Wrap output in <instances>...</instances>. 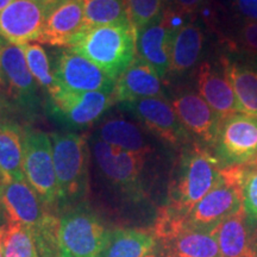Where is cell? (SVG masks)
<instances>
[{"instance_id": "6da1fadb", "label": "cell", "mask_w": 257, "mask_h": 257, "mask_svg": "<svg viewBox=\"0 0 257 257\" xmlns=\"http://www.w3.org/2000/svg\"><path fill=\"white\" fill-rule=\"evenodd\" d=\"M223 166L216 155L199 142L182 147L165 206L176 216L186 218L192 208L218 184Z\"/></svg>"}, {"instance_id": "7a4b0ae2", "label": "cell", "mask_w": 257, "mask_h": 257, "mask_svg": "<svg viewBox=\"0 0 257 257\" xmlns=\"http://www.w3.org/2000/svg\"><path fill=\"white\" fill-rule=\"evenodd\" d=\"M67 49L88 59L117 80L136 59V31L130 23L83 29Z\"/></svg>"}, {"instance_id": "3957f363", "label": "cell", "mask_w": 257, "mask_h": 257, "mask_svg": "<svg viewBox=\"0 0 257 257\" xmlns=\"http://www.w3.org/2000/svg\"><path fill=\"white\" fill-rule=\"evenodd\" d=\"M53 157L59 185V204L72 207L81 204L88 191V143L83 135L55 133L50 135Z\"/></svg>"}, {"instance_id": "277c9868", "label": "cell", "mask_w": 257, "mask_h": 257, "mask_svg": "<svg viewBox=\"0 0 257 257\" xmlns=\"http://www.w3.org/2000/svg\"><path fill=\"white\" fill-rule=\"evenodd\" d=\"M154 236L160 240L163 257H221L213 230L195 227L162 207Z\"/></svg>"}, {"instance_id": "5b68a950", "label": "cell", "mask_w": 257, "mask_h": 257, "mask_svg": "<svg viewBox=\"0 0 257 257\" xmlns=\"http://www.w3.org/2000/svg\"><path fill=\"white\" fill-rule=\"evenodd\" d=\"M60 257H101L108 230L85 205L67 207L60 217Z\"/></svg>"}, {"instance_id": "8992f818", "label": "cell", "mask_w": 257, "mask_h": 257, "mask_svg": "<svg viewBox=\"0 0 257 257\" xmlns=\"http://www.w3.org/2000/svg\"><path fill=\"white\" fill-rule=\"evenodd\" d=\"M245 166L224 167L218 184L192 208L186 221L195 227L213 230L221 221L243 208Z\"/></svg>"}, {"instance_id": "52a82bcc", "label": "cell", "mask_w": 257, "mask_h": 257, "mask_svg": "<svg viewBox=\"0 0 257 257\" xmlns=\"http://www.w3.org/2000/svg\"><path fill=\"white\" fill-rule=\"evenodd\" d=\"M25 180L47 207L59 204V185L49 135L40 130L24 133Z\"/></svg>"}, {"instance_id": "ba28073f", "label": "cell", "mask_w": 257, "mask_h": 257, "mask_svg": "<svg viewBox=\"0 0 257 257\" xmlns=\"http://www.w3.org/2000/svg\"><path fill=\"white\" fill-rule=\"evenodd\" d=\"M214 155L221 166H245L257 157V115L230 114L221 119Z\"/></svg>"}, {"instance_id": "9c48e42d", "label": "cell", "mask_w": 257, "mask_h": 257, "mask_svg": "<svg viewBox=\"0 0 257 257\" xmlns=\"http://www.w3.org/2000/svg\"><path fill=\"white\" fill-rule=\"evenodd\" d=\"M60 0H14L0 12V38L23 46L38 42L50 11Z\"/></svg>"}, {"instance_id": "30bf717a", "label": "cell", "mask_w": 257, "mask_h": 257, "mask_svg": "<svg viewBox=\"0 0 257 257\" xmlns=\"http://www.w3.org/2000/svg\"><path fill=\"white\" fill-rule=\"evenodd\" d=\"M185 19L172 6H167L155 22L136 32V57L152 66L162 80L169 73L173 35L186 23Z\"/></svg>"}, {"instance_id": "8fae6325", "label": "cell", "mask_w": 257, "mask_h": 257, "mask_svg": "<svg viewBox=\"0 0 257 257\" xmlns=\"http://www.w3.org/2000/svg\"><path fill=\"white\" fill-rule=\"evenodd\" d=\"M93 155L102 176L112 186L130 198H141V178L147 156L125 152L101 140L95 141L93 144Z\"/></svg>"}, {"instance_id": "7c38bea8", "label": "cell", "mask_w": 257, "mask_h": 257, "mask_svg": "<svg viewBox=\"0 0 257 257\" xmlns=\"http://www.w3.org/2000/svg\"><path fill=\"white\" fill-rule=\"evenodd\" d=\"M121 106L134 114L148 131L163 142L182 147L191 142V135L179 120L172 104L165 96L123 102Z\"/></svg>"}, {"instance_id": "4fadbf2b", "label": "cell", "mask_w": 257, "mask_h": 257, "mask_svg": "<svg viewBox=\"0 0 257 257\" xmlns=\"http://www.w3.org/2000/svg\"><path fill=\"white\" fill-rule=\"evenodd\" d=\"M54 75L59 87L72 92H113L115 83L96 64L70 49L56 56Z\"/></svg>"}, {"instance_id": "5bb4252c", "label": "cell", "mask_w": 257, "mask_h": 257, "mask_svg": "<svg viewBox=\"0 0 257 257\" xmlns=\"http://www.w3.org/2000/svg\"><path fill=\"white\" fill-rule=\"evenodd\" d=\"M172 106L191 137L197 138L202 146L213 148L223 118L201 95L192 89H184L174 95Z\"/></svg>"}, {"instance_id": "9a60e30c", "label": "cell", "mask_w": 257, "mask_h": 257, "mask_svg": "<svg viewBox=\"0 0 257 257\" xmlns=\"http://www.w3.org/2000/svg\"><path fill=\"white\" fill-rule=\"evenodd\" d=\"M49 95L53 110L74 126L91 125L115 104L112 92H72L57 86Z\"/></svg>"}, {"instance_id": "2e32d148", "label": "cell", "mask_w": 257, "mask_h": 257, "mask_svg": "<svg viewBox=\"0 0 257 257\" xmlns=\"http://www.w3.org/2000/svg\"><path fill=\"white\" fill-rule=\"evenodd\" d=\"M0 206L4 208L9 221H15L32 232L43 224L49 207L46 206L27 180L3 181L0 185Z\"/></svg>"}, {"instance_id": "e0dca14e", "label": "cell", "mask_w": 257, "mask_h": 257, "mask_svg": "<svg viewBox=\"0 0 257 257\" xmlns=\"http://www.w3.org/2000/svg\"><path fill=\"white\" fill-rule=\"evenodd\" d=\"M195 82L201 98L221 118L240 112L221 59L218 62H201L195 74Z\"/></svg>"}, {"instance_id": "ac0fdd59", "label": "cell", "mask_w": 257, "mask_h": 257, "mask_svg": "<svg viewBox=\"0 0 257 257\" xmlns=\"http://www.w3.org/2000/svg\"><path fill=\"white\" fill-rule=\"evenodd\" d=\"M221 257H257L255 218L239 210L213 229Z\"/></svg>"}, {"instance_id": "d6986e66", "label": "cell", "mask_w": 257, "mask_h": 257, "mask_svg": "<svg viewBox=\"0 0 257 257\" xmlns=\"http://www.w3.org/2000/svg\"><path fill=\"white\" fill-rule=\"evenodd\" d=\"M83 29L85 12L82 0H60L48 16L37 43L67 48Z\"/></svg>"}, {"instance_id": "ffe728a7", "label": "cell", "mask_w": 257, "mask_h": 257, "mask_svg": "<svg viewBox=\"0 0 257 257\" xmlns=\"http://www.w3.org/2000/svg\"><path fill=\"white\" fill-rule=\"evenodd\" d=\"M112 94L115 104L165 96L162 79L152 66L138 57L115 80Z\"/></svg>"}, {"instance_id": "44dd1931", "label": "cell", "mask_w": 257, "mask_h": 257, "mask_svg": "<svg viewBox=\"0 0 257 257\" xmlns=\"http://www.w3.org/2000/svg\"><path fill=\"white\" fill-rule=\"evenodd\" d=\"M220 59L240 112L257 115V60L238 53L223 55Z\"/></svg>"}, {"instance_id": "7402d4cb", "label": "cell", "mask_w": 257, "mask_h": 257, "mask_svg": "<svg viewBox=\"0 0 257 257\" xmlns=\"http://www.w3.org/2000/svg\"><path fill=\"white\" fill-rule=\"evenodd\" d=\"M0 55L4 81L16 98H34L37 82L29 69L24 51L21 46L9 43L0 38Z\"/></svg>"}, {"instance_id": "603a6c76", "label": "cell", "mask_w": 257, "mask_h": 257, "mask_svg": "<svg viewBox=\"0 0 257 257\" xmlns=\"http://www.w3.org/2000/svg\"><path fill=\"white\" fill-rule=\"evenodd\" d=\"M204 41V31L197 23L186 22L179 28L170 44L169 75L180 76L194 68L201 56Z\"/></svg>"}, {"instance_id": "cb8c5ba5", "label": "cell", "mask_w": 257, "mask_h": 257, "mask_svg": "<svg viewBox=\"0 0 257 257\" xmlns=\"http://www.w3.org/2000/svg\"><path fill=\"white\" fill-rule=\"evenodd\" d=\"M99 136L105 143L125 152L143 156H148L152 153V147L144 136L142 128L123 117L106 119L99 127Z\"/></svg>"}, {"instance_id": "d4e9b609", "label": "cell", "mask_w": 257, "mask_h": 257, "mask_svg": "<svg viewBox=\"0 0 257 257\" xmlns=\"http://www.w3.org/2000/svg\"><path fill=\"white\" fill-rule=\"evenodd\" d=\"M24 134L17 125L0 124V174L3 181L25 180Z\"/></svg>"}, {"instance_id": "484cf974", "label": "cell", "mask_w": 257, "mask_h": 257, "mask_svg": "<svg viewBox=\"0 0 257 257\" xmlns=\"http://www.w3.org/2000/svg\"><path fill=\"white\" fill-rule=\"evenodd\" d=\"M156 245L154 233L138 229L108 231L101 257H146Z\"/></svg>"}, {"instance_id": "4316f807", "label": "cell", "mask_w": 257, "mask_h": 257, "mask_svg": "<svg viewBox=\"0 0 257 257\" xmlns=\"http://www.w3.org/2000/svg\"><path fill=\"white\" fill-rule=\"evenodd\" d=\"M4 257H40L34 233L24 225L9 221L0 227Z\"/></svg>"}, {"instance_id": "83f0119b", "label": "cell", "mask_w": 257, "mask_h": 257, "mask_svg": "<svg viewBox=\"0 0 257 257\" xmlns=\"http://www.w3.org/2000/svg\"><path fill=\"white\" fill-rule=\"evenodd\" d=\"M85 29L128 23L123 0H82Z\"/></svg>"}, {"instance_id": "f1b7e54d", "label": "cell", "mask_w": 257, "mask_h": 257, "mask_svg": "<svg viewBox=\"0 0 257 257\" xmlns=\"http://www.w3.org/2000/svg\"><path fill=\"white\" fill-rule=\"evenodd\" d=\"M21 47L24 51L29 69L36 80L37 85L47 89V92L50 94L57 87V82L55 75H54V70L50 67V61L47 51L36 42L23 44Z\"/></svg>"}, {"instance_id": "f546056e", "label": "cell", "mask_w": 257, "mask_h": 257, "mask_svg": "<svg viewBox=\"0 0 257 257\" xmlns=\"http://www.w3.org/2000/svg\"><path fill=\"white\" fill-rule=\"evenodd\" d=\"M128 23L140 31L155 22L167 8L165 0H123Z\"/></svg>"}, {"instance_id": "4dcf8cb0", "label": "cell", "mask_w": 257, "mask_h": 257, "mask_svg": "<svg viewBox=\"0 0 257 257\" xmlns=\"http://www.w3.org/2000/svg\"><path fill=\"white\" fill-rule=\"evenodd\" d=\"M59 232L60 218L50 212L43 224L32 232L40 257H60Z\"/></svg>"}, {"instance_id": "1f68e13d", "label": "cell", "mask_w": 257, "mask_h": 257, "mask_svg": "<svg viewBox=\"0 0 257 257\" xmlns=\"http://www.w3.org/2000/svg\"><path fill=\"white\" fill-rule=\"evenodd\" d=\"M225 41L232 53L257 60V22H240Z\"/></svg>"}, {"instance_id": "d6a6232c", "label": "cell", "mask_w": 257, "mask_h": 257, "mask_svg": "<svg viewBox=\"0 0 257 257\" xmlns=\"http://www.w3.org/2000/svg\"><path fill=\"white\" fill-rule=\"evenodd\" d=\"M242 192L244 210L257 219V166L245 165Z\"/></svg>"}, {"instance_id": "836d02e7", "label": "cell", "mask_w": 257, "mask_h": 257, "mask_svg": "<svg viewBox=\"0 0 257 257\" xmlns=\"http://www.w3.org/2000/svg\"><path fill=\"white\" fill-rule=\"evenodd\" d=\"M231 11L239 22H257V0H230Z\"/></svg>"}, {"instance_id": "e575fe53", "label": "cell", "mask_w": 257, "mask_h": 257, "mask_svg": "<svg viewBox=\"0 0 257 257\" xmlns=\"http://www.w3.org/2000/svg\"><path fill=\"white\" fill-rule=\"evenodd\" d=\"M204 3L205 0H174L172 8L185 18H188L197 14Z\"/></svg>"}, {"instance_id": "d590c367", "label": "cell", "mask_w": 257, "mask_h": 257, "mask_svg": "<svg viewBox=\"0 0 257 257\" xmlns=\"http://www.w3.org/2000/svg\"><path fill=\"white\" fill-rule=\"evenodd\" d=\"M14 0H0V12H3Z\"/></svg>"}, {"instance_id": "8d00e7d4", "label": "cell", "mask_w": 257, "mask_h": 257, "mask_svg": "<svg viewBox=\"0 0 257 257\" xmlns=\"http://www.w3.org/2000/svg\"><path fill=\"white\" fill-rule=\"evenodd\" d=\"M4 75H3V68H2V55H0V85L4 83Z\"/></svg>"}, {"instance_id": "74e56055", "label": "cell", "mask_w": 257, "mask_h": 257, "mask_svg": "<svg viewBox=\"0 0 257 257\" xmlns=\"http://www.w3.org/2000/svg\"><path fill=\"white\" fill-rule=\"evenodd\" d=\"M173 2H174V0H165V3H166L167 6H172L173 5Z\"/></svg>"}, {"instance_id": "f35d334b", "label": "cell", "mask_w": 257, "mask_h": 257, "mask_svg": "<svg viewBox=\"0 0 257 257\" xmlns=\"http://www.w3.org/2000/svg\"><path fill=\"white\" fill-rule=\"evenodd\" d=\"M146 257H160V256H157V255H156V252H154V251H153V252L148 253V255H147Z\"/></svg>"}, {"instance_id": "ab89813d", "label": "cell", "mask_w": 257, "mask_h": 257, "mask_svg": "<svg viewBox=\"0 0 257 257\" xmlns=\"http://www.w3.org/2000/svg\"><path fill=\"white\" fill-rule=\"evenodd\" d=\"M249 165H252V166H257V157H256V159H255V160H253V161H252V162H251V163H249Z\"/></svg>"}, {"instance_id": "60d3db41", "label": "cell", "mask_w": 257, "mask_h": 257, "mask_svg": "<svg viewBox=\"0 0 257 257\" xmlns=\"http://www.w3.org/2000/svg\"><path fill=\"white\" fill-rule=\"evenodd\" d=\"M0 257H4V256H3V250H2V242H0Z\"/></svg>"}, {"instance_id": "b9f144b4", "label": "cell", "mask_w": 257, "mask_h": 257, "mask_svg": "<svg viewBox=\"0 0 257 257\" xmlns=\"http://www.w3.org/2000/svg\"><path fill=\"white\" fill-rule=\"evenodd\" d=\"M3 225H4V224H2V214H0V227H2Z\"/></svg>"}, {"instance_id": "7bdbcfd3", "label": "cell", "mask_w": 257, "mask_h": 257, "mask_svg": "<svg viewBox=\"0 0 257 257\" xmlns=\"http://www.w3.org/2000/svg\"><path fill=\"white\" fill-rule=\"evenodd\" d=\"M2 182H3V176L0 174V185H2Z\"/></svg>"}]
</instances>
